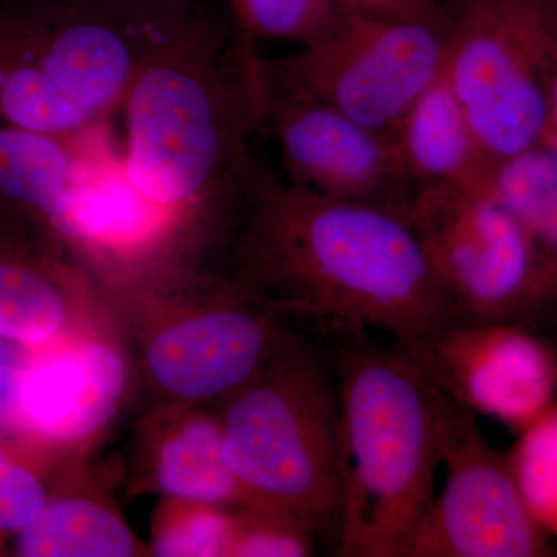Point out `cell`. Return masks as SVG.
I'll return each mask as SVG.
<instances>
[{"label":"cell","mask_w":557,"mask_h":557,"mask_svg":"<svg viewBox=\"0 0 557 557\" xmlns=\"http://www.w3.org/2000/svg\"><path fill=\"white\" fill-rule=\"evenodd\" d=\"M237 225L242 278L263 302L405 346L458 322L405 214L318 196L269 170Z\"/></svg>","instance_id":"cell-1"},{"label":"cell","mask_w":557,"mask_h":557,"mask_svg":"<svg viewBox=\"0 0 557 557\" xmlns=\"http://www.w3.org/2000/svg\"><path fill=\"white\" fill-rule=\"evenodd\" d=\"M120 112L124 171L159 209L211 203L240 215L270 170L252 149L265 127V62L208 7L157 51Z\"/></svg>","instance_id":"cell-2"},{"label":"cell","mask_w":557,"mask_h":557,"mask_svg":"<svg viewBox=\"0 0 557 557\" xmlns=\"http://www.w3.org/2000/svg\"><path fill=\"white\" fill-rule=\"evenodd\" d=\"M330 327L344 458L336 552L398 557L435 497L448 397L398 341Z\"/></svg>","instance_id":"cell-3"},{"label":"cell","mask_w":557,"mask_h":557,"mask_svg":"<svg viewBox=\"0 0 557 557\" xmlns=\"http://www.w3.org/2000/svg\"><path fill=\"white\" fill-rule=\"evenodd\" d=\"M222 431L226 463L251 504L298 519L336 548L344 458L329 343L282 344L239 388Z\"/></svg>","instance_id":"cell-4"},{"label":"cell","mask_w":557,"mask_h":557,"mask_svg":"<svg viewBox=\"0 0 557 557\" xmlns=\"http://www.w3.org/2000/svg\"><path fill=\"white\" fill-rule=\"evenodd\" d=\"M458 321L557 324V262L486 189L417 186L405 212Z\"/></svg>","instance_id":"cell-5"},{"label":"cell","mask_w":557,"mask_h":557,"mask_svg":"<svg viewBox=\"0 0 557 557\" xmlns=\"http://www.w3.org/2000/svg\"><path fill=\"white\" fill-rule=\"evenodd\" d=\"M205 7L201 0L0 2V33L98 126L120 112L157 51Z\"/></svg>","instance_id":"cell-6"},{"label":"cell","mask_w":557,"mask_h":557,"mask_svg":"<svg viewBox=\"0 0 557 557\" xmlns=\"http://www.w3.org/2000/svg\"><path fill=\"white\" fill-rule=\"evenodd\" d=\"M446 27L381 20L343 9L298 53L269 64L271 78L391 134L443 75Z\"/></svg>","instance_id":"cell-7"},{"label":"cell","mask_w":557,"mask_h":557,"mask_svg":"<svg viewBox=\"0 0 557 557\" xmlns=\"http://www.w3.org/2000/svg\"><path fill=\"white\" fill-rule=\"evenodd\" d=\"M442 465L446 482L403 542L398 557L556 556L552 534L528 507L478 416L448 398Z\"/></svg>","instance_id":"cell-8"},{"label":"cell","mask_w":557,"mask_h":557,"mask_svg":"<svg viewBox=\"0 0 557 557\" xmlns=\"http://www.w3.org/2000/svg\"><path fill=\"white\" fill-rule=\"evenodd\" d=\"M445 76L493 161L549 139L547 104L504 0H453Z\"/></svg>","instance_id":"cell-9"},{"label":"cell","mask_w":557,"mask_h":557,"mask_svg":"<svg viewBox=\"0 0 557 557\" xmlns=\"http://www.w3.org/2000/svg\"><path fill=\"white\" fill-rule=\"evenodd\" d=\"M265 127L276 138L289 185L399 214L408 209L417 185L391 134L369 129L325 102L287 89L269 70Z\"/></svg>","instance_id":"cell-10"},{"label":"cell","mask_w":557,"mask_h":557,"mask_svg":"<svg viewBox=\"0 0 557 557\" xmlns=\"http://www.w3.org/2000/svg\"><path fill=\"white\" fill-rule=\"evenodd\" d=\"M406 347L450 401L516 434L557 401L555 344L525 325L458 321Z\"/></svg>","instance_id":"cell-11"},{"label":"cell","mask_w":557,"mask_h":557,"mask_svg":"<svg viewBox=\"0 0 557 557\" xmlns=\"http://www.w3.org/2000/svg\"><path fill=\"white\" fill-rule=\"evenodd\" d=\"M281 346L265 311L225 307L160 332L148 348V368L180 398L218 397L255 379Z\"/></svg>","instance_id":"cell-12"},{"label":"cell","mask_w":557,"mask_h":557,"mask_svg":"<svg viewBox=\"0 0 557 557\" xmlns=\"http://www.w3.org/2000/svg\"><path fill=\"white\" fill-rule=\"evenodd\" d=\"M126 369L101 344L70 348L25 370L16 398L22 417L46 437H87L108 421L123 395Z\"/></svg>","instance_id":"cell-13"},{"label":"cell","mask_w":557,"mask_h":557,"mask_svg":"<svg viewBox=\"0 0 557 557\" xmlns=\"http://www.w3.org/2000/svg\"><path fill=\"white\" fill-rule=\"evenodd\" d=\"M391 138L417 186L449 183L486 189L493 161L480 145L445 72L410 106Z\"/></svg>","instance_id":"cell-14"},{"label":"cell","mask_w":557,"mask_h":557,"mask_svg":"<svg viewBox=\"0 0 557 557\" xmlns=\"http://www.w3.org/2000/svg\"><path fill=\"white\" fill-rule=\"evenodd\" d=\"M84 172L76 139L0 123V200L64 237Z\"/></svg>","instance_id":"cell-15"},{"label":"cell","mask_w":557,"mask_h":557,"mask_svg":"<svg viewBox=\"0 0 557 557\" xmlns=\"http://www.w3.org/2000/svg\"><path fill=\"white\" fill-rule=\"evenodd\" d=\"M129 528L100 505L54 502L22 528L20 553L30 557H124L134 553Z\"/></svg>","instance_id":"cell-16"},{"label":"cell","mask_w":557,"mask_h":557,"mask_svg":"<svg viewBox=\"0 0 557 557\" xmlns=\"http://www.w3.org/2000/svg\"><path fill=\"white\" fill-rule=\"evenodd\" d=\"M161 491L194 504H220L245 494L223 454V431L194 420L164 443L157 468Z\"/></svg>","instance_id":"cell-17"},{"label":"cell","mask_w":557,"mask_h":557,"mask_svg":"<svg viewBox=\"0 0 557 557\" xmlns=\"http://www.w3.org/2000/svg\"><path fill=\"white\" fill-rule=\"evenodd\" d=\"M487 193L519 220L557 262V145L539 143L494 164Z\"/></svg>","instance_id":"cell-18"},{"label":"cell","mask_w":557,"mask_h":557,"mask_svg":"<svg viewBox=\"0 0 557 557\" xmlns=\"http://www.w3.org/2000/svg\"><path fill=\"white\" fill-rule=\"evenodd\" d=\"M0 123L78 139L94 129L75 106L0 33Z\"/></svg>","instance_id":"cell-19"},{"label":"cell","mask_w":557,"mask_h":557,"mask_svg":"<svg viewBox=\"0 0 557 557\" xmlns=\"http://www.w3.org/2000/svg\"><path fill=\"white\" fill-rule=\"evenodd\" d=\"M64 313L60 289L42 273L0 260V336L42 343L61 327Z\"/></svg>","instance_id":"cell-20"},{"label":"cell","mask_w":557,"mask_h":557,"mask_svg":"<svg viewBox=\"0 0 557 557\" xmlns=\"http://www.w3.org/2000/svg\"><path fill=\"white\" fill-rule=\"evenodd\" d=\"M231 21L256 40H284L299 47L317 39L341 10L339 0H230Z\"/></svg>","instance_id":"cell-21"},{"label":"cell","mask_w":557,"mask_h":557,"mask_svg":"<svg viewBox=\"0 0 557 557\" xmlns=\"http://www.w3.org/2000/svg\"><path fill=\"white\" fill-rule=\"evenodd\" d=\"M518 435L507 453L509 468L528 507L549 531L557 515V401Z\"/></svg>","instance_id":"cell-22"},{"label":"cell","mask_w":557,"mask_h":557,"mask_svg":"<svg viewBox=\"0 0 557 557\" xmlns=\"http://www.w3.org/2000/svg\"><path fill=\"white\" fill-rule=\"evenodd\" d=\"M528 51L547 104L549 139L557 145V0H504Z\"/></svg>","instance_id":"cell-23"},{"label":"cell","mask_w":557,"mask_h":557,"mask_svg":"<svg viewBox=\"0 0 557 557\" xmlns=\"http://www.w3.org/2000/svg\"><path fill=\"white\" fill-rule=\"evenodd\" d=\"M258 518L237 528L230 555L247 557H302L313 552V531L298 519L276 511L256 507Z\"/></svg>","instance_id":"cell-24"},{"label":"cell","mask_w":557,"mask_h":557,"mask_svg":"<svg viewBox=\"0 0 557 557\" xmlns=\"http://www.w3.org/2000/svg\"><path fill=\"white\" fill-rule=\"evenodd\" d=\"M236 528L214 511H197L172 523L156 542L157 556H219L230 552Z\"/></svg>","instance_id":"cell-25"},{"label":"cell","mask_w":557,"mask_h":557,"mask_svg":"<svg viewBox=\"0 0 557 557\" xmlns=\"http://www.w3.org/2000/svg\"><path fill=\"white\" fill-rule=\"evenodd\" d=\"M46 507V493L30 472L0 458V530L27 527Z\"/></svg>","instance_id":"cell-26"},{"label":"cell","mask_w":557,"mask_h":557,"mask_svg":"<svg viewBox=\"0 0 557 557\" xmlns=\"http://www.w3.org/2000/svg\"><path fill=\"white\" fill-rule=\"evenodd\" d=\"M453 0H339L343 9L381 20L448 27Z\"/></svg>","instance_id":"cell-27"},{"label":"cell","mask_w":557,"mask_h":557,"mask_svg":"<svg viewBox=\"0 0 557 557\" xmlns=\"http://www.w3.org/2000/svg\"><path fill=\"white\" fill-rule=\"evenodd\" d=\"M549 533H552V536H557V515L555 520H553L552 525H549Z\"/></svg>","instance_id":"cell-28"},{"label":"cell","mask_w":557,"mask_h":557,"mask_svg":"<svg viewBox=\"0 0 557 557\" xmlns=\"http://www.w3.org/2000/svg\"><path fill=\"white\" fill-rule=\"evenodd\" d=\"M553 329H556V330H555V333H553V338L549 339V341H552V343L555 344V347H556V350H557V324Z\"/></svg>","instance_id":"cell-29"},{"label":"cell","mask_w":557,"mask_h":557,"mask_svg":"<svg viewBox=\"0 0 557 557\" xmlns=\"http://www.w3.org/2000/svg\"><path fill=\"white\" fill-rule=\"evenodd\" d=\"M0 2H21V0H0Z\"/></svg>","instance_id":"cell-30"}]
</instances>
